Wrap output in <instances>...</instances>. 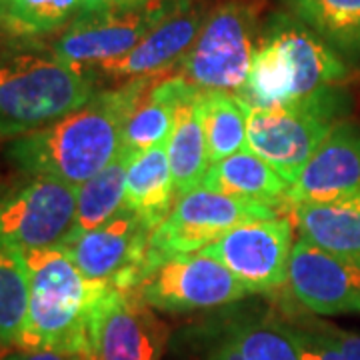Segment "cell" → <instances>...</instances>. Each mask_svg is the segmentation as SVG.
<instances>
[{"label": "cell", "instance_id": "obj_1", "mask_svg": "<svg viewBox=\"0 0 360 360\" xmlns=\"http://www.w3.org/2000/svg\"><path fill=\"white\" fill-rule=\"evenodd\" d=\"M156 78H134L115 89L96 90L70 115L13 139L6 158L30 176H52L75 188L82 186L112 162L127 118Z\"/></svg>", "mask_w": 360, "mask_h": 360}, {"label": "cell", "instance_id": "obj_2", "mask_svg": "<svg viewBox=\"0 0 360 360\" xmlns=\"http://www.w3.org/2000/svg\"><path fill=\"white\" fill-rule=\"evenodd\" d=\"M350 66L286 11L260 26L246 86L236 96L255 108L304 106L347 96Z\"/></svg>", "mask_w": 360, "mask_h": 360}, {"label": "cell", "instance_id": "obj_3", "mask_svg": "<svg viewBox=\"0 0 360 360\" xmlns=\"http://www.w3.org/2000/svg\"><path fill=\"white\" fill-rule=\"evenodd\" d=\"M89 70L39 42L0 52V139H18L70 115L96 94Z\"/></svg>", "mask_w": 360, "mask_h": 360}, {"label": "cell", "instance_id": "obj_4", "mask_svg": "<svg viewBox=\"0 0 360 360\" xmlns=\"http://www.w3.org/2000/svg\"><path fill=\"white\" fill-rule=\"evenodd\" d=\"M20 255L28 272V314L16 348L84 352L90 309L108 286L84 278L63 245Z\"/></svg>", "mask_w": 360, "mask_h": 360}, {"label": "cell", "instance_id": "obj_5", "mask_svg": "<svg viewBox=\"0 0 360 360\" xmlns=\"http://www.w3.org/2000/svg\"><path fill=\"white\" fill-rule=\"evenodd\" d=\"M258 0H222L212 6L176 75L200 90L238 94L246 86L260 34Z\"/></svg>", "mask_w": 360, "mask_h": 360}, {"label": "cell", "instance_id": "obj_6", "mask_svg": "<svg viewBox=\"0 0 360 360\" xmlns=\"http://www.w3.org/2000/svg\"><path fill=\"white\" fill-rule=\"evenodd\" d=\"M347 106L348 94L324 103L281 108H255L243 103L246 148L292 184L328 132L347 115Z\"/></svg>", "mask_w": 360, "mask_h": 360}, {"label": "cell", "instance_id": "obj_7", "mask_svg": "<svg viewBox=\"0 0 360 360\" xmlns=\"http://www.w3.org/2000/svg\"><path fill=\"white\" fill-rule=\"evenodd\" d=\"M186 2L188 0H153L136 6L80 13L56 37L51 49L65 63L92 75L96 68L129 54L158 22Z\"/></svg>", "mask_w": 360, "mask_h": 360}, {"label": "cell", "instance_id": "obj_8", "mask_svg": "<svg viewBox=\"0 0 360 360\" xmlns=\"http://www.w3.org/2000/svg\"><path fill=\"white\" fill-rule=\"evenodd\" d=\"M136 295L162 312L217 309L252 292L231 270L205 252L146 258Z\"/></svg>", "mask_w": 360, "mask_h": 360}, {"label": "cell", "instance_id": "obj_9", "mask_svg": "<svg viewBox=\"0 0 360 360\" xmlns=\"http://www.w3.org/2000/svg\"><path fill=\"white\" fill-rule=\"evenodd\" d=\"M278 217L281 210L274 206L198 186L193 193L176 198L167 219L153 231L148 257L198 252L234 226Z\"/></svg>", "mask_w": 360, "mask_h": 360}, {"label": "cell", "instance_id": "obj_10", "mask_svg": "<svg viewBox=\"0 0 360 360\" xmlns=\"http://www.w3.org/2000/svg\"><path fill=\"white\" fill-rule=\"evenodd\" d=\"M77 219V188L52 176H30L0 194V250L28 252L63 245Z\"/></svg>", "mask_w": 360, "mask_h": 360}, {"label": "cell", "instance_id": "obj_11", "mask_svg": "<svg viewBox=\"0 0 360 360\" xmlns=\"http://www.w3.org/2000/svg\"><path fill=\"white\" fill-rule=\"evenodd\" d=\"M167 326L136 290L106 288L92 304L86 348L92 360H160Z\"/></svg>", "mask_w": 360, "mask_h": 360}, {"label": "cell", "instance_id": "obj_12", "mask_svg": "<svg viewBox=\"0 0 360 360\" xmlns=\"http://www.w3.org/2000/svg\"><path fill=\"white\" fill-rule=\"evenodd\" d=\"M153 231L139 214L122 206L103 226L63 246L90 283L134 290L148 258Z\"/></svg>", "mask_w": 360, "mask_h": 360}, {"label": "cell", "instance_id": "obj_13", "mask_svg": "<svg viewBox=\"0 0 360 360\" xmlns=\"http://www.w3.org/2000/svg\"><path fill=\"white\" fill-rule=\"evenodd\" d=\"M292 248L290 220L278 217L234 226L200 252L219 260L252 295H262L288 283Z\"/></svg>", "mask_w": 360, "mask_h": 360}, {"label": "cell", "instance_id": "obj_14", "mask_svg": "<svg viewBox=\"0 0 360 360\" xmlns=\"http://www.w3.org/2000/svg\"><path fill=\"white\" fill-rule=\"evenodd\" d=\"M288 288L296 302L314 314L360 312V260L336 257L298 238L290 257Z\"/></svg>", "mask_w": 360, "mask_h": 360}, {"label": "cell", "instance_id": "obj_15", "mask_svg": "<svg viewBox=\"0 0 360 360\" xmlns=\"http://www.w3.org/2000/svg\"><path fill=\"white\" fill-rule=\"evenodd\" d=\"M208 11L202 0H188L176 13L158 22L129 54L96 68L92 77L127 82L134 78L165 77L176 70L198 37Z\"/></svg>", "mask_w": 360, "mask_h": 360}, {"label": "cell", "instance_id": "obj_16", "mask_svg": "<svg viewBox=\"0 0 360 360\" xmlns=\"http://www.w3.org/2000/svg\"><path fill=\"white\" fill-rule=\"evenodd\" d=\"M356 188H360V124L340 120L290 184L288 206L328 202Z\"/></svg>", "mask_w": 360, "mask_h": 360}, {"label": "cell", "instance_id": "obj_17", "mask_svg": "<svg viewBox=\"0 0 360 360\" xmlns=\"http://www.w3.org/2000/svg\"><path fill=\"white\" fill-rule=\"evenodd\" d=\"M198 98L200 89L184 80L174 110L172 130L167 141L168 162L174 180L176 198L198 188L210 167Z\"/></svg>", "mask_w": 360, "mask_h": 360}, {"label": "cell", "instance_id": "obj_18", "mask_svg": "<svg viewBox=\"0 0 360 360\" xmlns=\"http://www.w3.org/2000/svg\"><path fill=\"white\" fill-rule=\"evenodd\" d=\"M302 240L336 257L360 260V188L328 202L295 206Z\"/></svg>", "mask_w": 360, "mask_h": 360}, {"label": "cell", "instance_id": "obj_19", "mask_svg": "<svg viewBox=\"0 0 360 360\" xmlns=\"http://www.w3.org/2000/svg\"><path fill=\"white\" fill-rule=\"evenodd\" d=\"M200 186L214 193L258 200L278 210L288 205L290 191V184L248 148L210 165Z\"/></svg>", "mask_w": 360, "mask_h": 360}, {"label": "cell", "instance_id": "obj_20", "mask_svg": "<svg viewBox=\"0 0 360 360\" xmlns=\"http://www.w3.org/2000/svg\"><path fill=\"white\" fill-rule=\"evenodd\" d=\"M176 200L174 180L168 162L167 142L142 150L132 158L127 172L122 206L139 214L150 229L167 219Z\"/></svg>", "mask_w": 360, "mask_h": 360}, {"label": "cell", "instance_id": "obj_21", "mask_svg": "<svg viewBox=\"0 0 360 360\" xmlns=\"http://www.w3.org/2000/svg\"><path fill=\"white\" fill-rule=\"evenodd\" d=\"M347 63H360V0H281Z\"/></svg>", "mask_w": 360, "mask_h": 360}, {"label": "cell", "instance_id": "obj_22", "mask_svg": "<svg viewBox=\"0 0 360 360\" xmlns=\"http://www.w3.org/2000/svg\"><path fill=\"white\" fill-rule=\"evenodd\" d=\"M182 84L184 78H180L176 70L156 78L127 118L120 146L142 153L167 142Z\"/></svg>", "mask_w": 360, "mask_h": 360}, {"label": "cell", "instance_id": "obj_23", "mask_svg": "<svg viewBox=\"0 0 360 360\" xmlns=\"http://www.w3.org/2000/svg\"><path fill=\"white\" fill-rule=\"evenodd\" d=\"M139 155L130 148L120 146L112 162L103 168L98 174L86 180L77 188V219L70 234L65 243L75 240L78 236L103 226L122 208L124 188H127V172L132 158ZM63 243V245H65Z\"/></svg>", "mask_w": 360, "mask_h": 360}, {"label": "cell", "instance_id": "obj_24", "mask_svg": "<svg viewBox=\"0 0 360 360\" xmlns=\"http://www.w3.org/2000/svg\"><path fill=\"white\" fill-rule=\"evenodd\" d=\"M80 14V0H6L0 6V37L16 44L63 32Z\"/></svg>", "mask_w": 360, "mask_h": 360}, {"label": "cell", "instance_id": "obj_25", "mask_svg": "<svg viewBox=\"0 0 360 360\" xmlns=\"http://www.w3.org/2000/svg\"><path fill=\"white\" fill-rule=\"evenodd\" d=\"M198 108L210 165L246 150V112L238 96L200 90Z\"/></svg>", "mask_w": 360, "mask_h": 360}, {"label": "cell", "instance_id": "obj_26", "mask_svg": "<svg viewBox=\"0 0 360 360\" xmlns=\"http://www.w3.org/2000/svg\"><path fill=\"white\" fill-rule=\"evenodd\" d=\"M245 360H302L295 328L274 316H243L229 322Z\"/></svg>", "mask_w": 360, "mask_h": 360}, {"label": "cell", "instance_id": "obj_27", "mask_svg": "<svg viewBox=\"0 0 360 360\" xmlns=\"http://www.w3.org/2000/svg\"><path fill=\"white\" fill-rule=\"evenodd\" d=\"M28 314V272L20 252L0 250V348L18 347Z\"/></svg>", "mask_w": 360, "mask_h": 360}, {"label": "cell", "instance_id": "obj_28", "mask_svg": "<svg viewBox=\"0 0 360 360\" xmlns=\"http://www.w3.org/2000/svg\"><path fill=\"white\" fill-rule=\"evenodd\" d=\"M295 335L302 360H347L316 328L314 330L295 328Z\"/></svg>", "mask_w": 360, "mask_h": 360}, {"label": "cell", "instance_id": "obj_29", "mask_svg": "<svg viewBox=\"0 0 360 360\" xmlns=\"http://www.w3.org/2000/svg\"><path fill=\"white\" fill-rule=\"evenodd\" d=\"M333 347L345 356L347 360H360V335L356 333H348L336 326L328 324H316L314 326Z\"/></svg>", "mask_w": 360, "mask_h": 360}, {"label": "cell", "instance_id": "obj_30", "mask_svg": "<svg viewBox=\"0 0 360 360\" xmlns=\"http://www.w3.org/2000/svg\"><path fill=\"white\" fill-rule=\"evenodd\" d=\"M206 360H245L229 322L214 335L212 345L206 350Z\"/></svg>", "mask_w": 360, "mask_h": 360}, {"label": "cell", "instance_id": "obj_31", "mask_svg": "<svg viewBox=\"0 0 360 360\" xmlns=\"http://www.w3.org/2000/svg\"><path fill=\"white\" fill-rule=\"evenodd\" d=\"M78 354L75 352H60V350H49V348H39V350H26V348H16L6 354H2L0 360H77Z\"/></svg>", "mask_w": 360, "mask_h": 360}, {"label": "cell", "instance_id": "obj_32", "mask_svg": "<svg viewBox=\"0 0 360 360\" xmlns=\"http://www.w3.org/2000/svg\"><path fill=\"white\" fill-rule=\"evenodd\" d=\"M153 0H80V13H96L108 8H122V6H136Z\"/></svg>", "mask_w": 360, "mask_h": 360}, {"label": "cell", "instance_id": "obj_33", "mask_svg": "<svg viewBox=\"0 0 360 360\" xmlns=\"http://www.w3.org/2000/svg\"><path fill=\"white\" fill-rule=\"evenodd\" d=\"M77 360H92V359H90V354H86V352H80Z\"/></svg>", "mask_w": 360, "mask_h": 360}, {"label": "cell", "instance_id": "obj_34", "mask_svg": "<svg viewBox=\"0 0 360 360\" xmlns=\"http://www.w3.org/2000/svg\"><path fill=\"white\" fill-rule=\"evenodd\" d=\"M4 2H6V0H0V6H2V4H4Z\"/></svg>", "mask_w": 360, "mask_h": 360}]
</instances>
